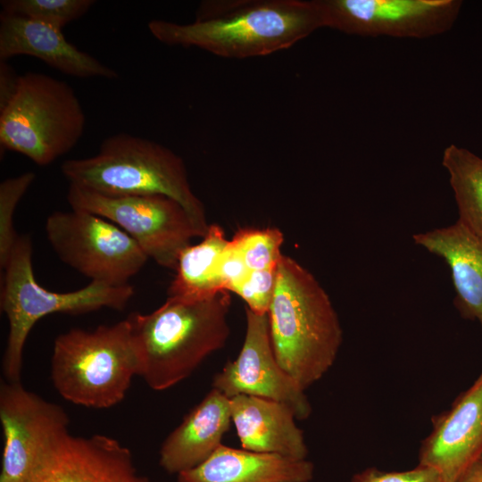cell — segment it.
I'll use <instances>...</instances> for the list:
<instances>
[{
    "label": "cell",
    "mask_w": 482,
    "mask_h": 482,
    "mask_svg": "<svg viewBox=\"0 0 482 482\" xmlns=\"http://www.w3.org/2000/svg\"><path fill=\"white\" fill-rule=\"evenodd\" d=\"M147 27L163 44L244 59L287 49L325 19L320 0H222L202 2L191 23L152 20Z\"/></svg>",
    "instance_id": "6da1fadb"
},
{
    "label": "cell",
    "mask_w": 482,
    "mask_h": 482,
    "mask_svg": "<svg viewBox=\"0 0 482 482\" xmlns=\"http://www.w3.org/2000/svg\"><path fill=\"white\" fill-rule=\"evenodd\" d=\"M230 292L202 299L167 297L149 313L129 319L138 360V376L155 391L187 378L229 337Z\"/></svg>",
    "instance_id": "7a4b0ae2"
},
{
    "label": "cell",
    "mask_w": 482,
    "mask_h": 482,
    "mask_svg": "<svg viewBox=\"0 0 482 482\" xmlns=\"http://www.w3.org/2000/svg\"><path fill=\"white\" fill-rule=\"evenodd\" d=\"M267 315L278 362L305 391L332 367L343 340L328 295L308 270L283 254Z\"/></svg>",
    "instance_id": "3957f363"
},
{
    "label": "cell",
    "mask_w": 482,
    "mask_h": 482,
    "mask_svg": "<svg viewBox=\"0 0 482 482\" xmlns=\"http://www.w3.org/2000/svg\"><path fill=\"white\" fill-rule=\"evenodd\" d=\"M70 185L106 195H162L179 202L205 235L203 203L190 186L185 163L170 148L126 132L103 140L96 154L61 166Z\"/></svg>",
    "instance_id": "277c9868"
},
{
    "label": "cell",
    "mask_w": 482,
    "mask_h": 482,
    "mask_svg": "<svg viewBox=\"0 0 482 482\" xmlns=\"http://www.w3.org/2000/svg\"><path fill=\"white\" fill-rule=\"evenodd\" d=\"M135 376L138 360L128 318L93 330L71 328L54 339L52 383L71 403L111 408L125 398Z\"/></svg>",
    "instance_id": "5b68a950"
},
{
    "label": "cell",
    "mask_w": 482,
    "mask_h": 482,
    "mask_svg": "<svg viewBox=\"0 0 482 482\" xmlns=\"http://www.w3.org/2000/svg\"><path fill=\"white\" fill-rule=\"evenodd\" d=\"M32 240L19 236L4 266L1 281L0 308L8 320V337L3 355L4 379L21 381L23 350L34 325L54 313L82 314L110 308L121 311L134 295L131 285L112 286L91 281L71 292L43 287L34 275Z\"/></svg>",
    "instance_id": "8992f818"
},
{
    "label": "cell",
    "mask_w": 482,
    "mask_h": 482,
    "mask_svg": "<svg viewBox=\"0 0 482 482\" xmlns=\"http://www.w3.org/2000/svg\"><path fill=\"white\" fill-rule=\"evenodd\" d=\"M86 115L74 89L45 73L20 75L15 94L0 110V145L40 166L71 151L81 138Z\"/></svg>",
    "instance_id": "52a82bcc"
},
{
    "label": "cell",
    "mask_w": 482,
    "mask_h": 482,
    "mask_svg": "<svg viewBox=\"0 0 482 482\" xmlns=\"http://www.w3.org/2000/svg\"><path fill=\"white\" fill-rule=\"evenodd\" d=\"M72 209L99 215L124 230L149 259L175 270L179 253L195 237H203L187 210L162 195H106L69 185Z\"/></svg>",
    "instance_id": "ba28073f"
},
{
    "label": "cell",
    "mask_w": 482,
    "mask_h": 482,
    "mask_svg": "<svg viewBox=\"0 0 482 482\" xmlns=\"http://www.w3.org/2000/svg\"><path fill=\"white\" fill-rule=\"evenodd\" d=\"M45 229L59 259L91 281L129 285L149 259L120 227L87 211L54 212Z\"/></svg>",
    "instance_id": "9c48e42d"
},
{
    "label": "cell",
    "mask_w": 482,
    "mask_h": 482,
    "mask_svg": "<svg viewBox=\"0 0 482 482\" xmlns=\"http://www.w3.org/2000/svg\"><path fill=\"white\" fill-rule=\"evenodd\" d=\"M0 422V482H29L43 460L71 434L65 410L26 389L21 381L1 380Z\"/></svg>",
    "instance_id": "30bf717a"
},
{
    "label": "cell",
    "mask_w": 482,
    "mask_h": 482,
    "mask_svg": "<svg viewBox=\"0 0 482 482\" xmlns=\"http://www.w3.org/2000/svg\"><path fill=\"white\" fill-rule=\"evenodd\" d=\"M325 27L364 36L426 38L448 31L460 0H320Z\"/></svg>",
    "instance_id": "8fae6325"
},
{
    "label": "cell",
    "mask_w": 482,
    "mask_h": 482,
    "mask_svg": "<svg viewBox=\"0 0 482 482\" xmlns=\"http://www.w3.org/2000/svg\"><path fill=\"white\" fill-rule=\"evenodd\" d=\"M246 328L243 345L235 360L229 361L212 382L229 398L239 395L257 396L287 404L297 420H306L312 406L299 385L281 368L273 352L267 314L245 309Z\"/></svg>",
    "instance_id": "7c38bea8"
},
{
    "label": "cell",
    "mask_w": 482,
    "mask_h": 482,
    "mask_svg": "<svg viewBox=\"0 0 482 482\" xmlns=\"http://www.w3.org/2000/svg\"><path fill=\"white\" fill-rule=\"evenodd\" d=\"M482 457V372L450 410L434 420L421 444L419 464L436 470L445 482H458Z\"/></svg>",
    "instance_id": "4fadbf2b"
},
{
    "label": "cell",
    "mask_w": 482,
    "mask_h": 482,
    "mask_svg": "<svg viewBox=\"0 0 482 482\" xmlns=\"http://www.w3.org/2000/svg\"><path fill=\"white\" fill-rule=\"evenodd\" d=\"M29 482H152L131 452L105 435L70 434L40 463Z\"/></svg>",
    "instance_id": "5bb4252c"
},
{
    "label": "cell",
    "mask_w": 482,
    "mask_h": 482,
    "mask_svg": "<svg viewBox=\"0 0 482 482\" xmlns=\"http://www.w3.org/2000/svg\"><path fill=\"white\" fill-rule=\"evenodd\" d=\"M17 55L37 58L67 75L116 79L118 73L70 43L62 29L21 16L1 12L0 60Z\"/></svg>",
    "instance_id": "9a60e30c"
},
{
    "label": "cell",
    "mask_w": 482,
    "mask_h": 482,
    "mask_svg": "<svg viewBox=\"0 0 482 482\" xmlns=\"http://www.w3.org/2000/svg\"><path fill=\"white\" fill-rule=\"evenodd\" d=\"M229 399L232 423L242 449L307 460L303 432L290 407L274 400L245 395Z\"/></svg>",
    "instance_id": "2e32d148"
},
{
    "label": "cell",
    "mask_w": 482,
    "mask_h": 482,
    "mask_svg": "<svg viewBox=\"0 0 482 482\" xmlns=\"http://www.w3.org/2000/svg\"><path fill=\"white\" fill-rule=\"evenodd\" d=\"M231 423L230 399L212 388L163 440L159 465L174 475L200 465L222 445Z\"/></svg>",
    "instance_id": "e0dca14e"
},
{
    "label": "cell",
    "mask_w": 482,
    "mask_h": 482,
    "mask_svg": "<svg viewBox=\"0 0 482 482\" xmlns=\"http://www.w3.org/2000/svg\"><path fill=\"white\" fill-rule=\"evenodd\" d=\"M412 238L445 261L454 287L455 308L463 319L478 321L482 328V237L456 220Z\"/></svg>",
    "instance_id": "ac0fdd59"
},
{
    "label": "cell",
    "mask_w": 482,
    "mask_h": 482,
    "mask_svg": "<svg viewBox=\"0 0 482 482\" xmlns=\"http://www.w3.org/2000/svg\"><path fill=\"white\" fill-rule=\"evenodd\" d=\"M309 460L256 453L221 445L200 465L176 475L175 482H311Z\"/></svg>",
    "instance_id": "d6986e66"
},
{
    "label": "cell",
    "mask_w": 482,
    "mask_h": 482,
    "mask_svg": "<svg viewBox=\"0 0 482 482\" xmlns=\"http://www.w3.org/2000/svg\"><path fill=\"white\" fill-rule=\"evenodd\" d=\"M202 238L179 253L175 276L168 287V297L202 299L220 291L215 280V268L229 240L217 224L209 225Z\"/></svg>",
    "instance_id": "ffe728a7"
},
{
    "label": "cell",
    "mask_w": 482,
    "mask_h": 482,
    "mask_svg": "<svg viewBox=\"0 0 482 482\" xmlns=\"http://www.w3.org/2000/svg\"><path fill=\"white\" fill-rule=\"evenodd\" d=\"M442 164L449 175L458 221L482 237V158L467 148L448 145Z\"/></svg>",
    "instance_id": "44dd1931"
},
{
    "label": "cell",
    "mask_w": 482,
    "mask_h": 482,
    "mask_svg": "<svg viewBox=\"0 0 482 482\" xmlns=\"http://www.w3.org/2000/svg\"><path fill=\"white\" fill-rule=\"evenodd\" d=\"M2 12L28 18L62 29L84 16L94 0H2Z\"/></svg>",
    "instance_id": "7402d4cb"
},
{
    "label": "cell",
    "mask_w": 482,
    "mask_h": 482,
    "mask_svg": "<svg viewBox=\"0 0 482 482\" xmlns=\"http://www.w3.org/2000/svg\"><path fill=\"white\" fill-rule=\"evenodd\" d=\"M283 242V233L277 228L241 229L229 240L249 270L277 266L283 256L280 250Z\"/></svg>",
    "instance_id": "603a6c76"
},
{
    "label": "cell",
    "mask_w": 482,
    "mask_h": 482,
    "mask_svg": "<svg viewBox=\"0 0 482 482\" xmlns=\"http://www.w3.org/2000/svg\"><path fill=\"white\" fill-rule=\"evenodd\" d=\"M36 174L28 171L0 183V267L7 263L20 235L13 227V214L20 200L35 180Z\"/></svg>",
    "instance_id": "cb8c5ba5"
},
{
    "label": "cell",
    "mask_w": 482,
    "mask_h": 482,
    "mask_svg": "<svg viewBox=\"0 0 482 482\" xmlns=\"http://www.w3.org/2000/svg\"><path fill=\"white\" fill-rule=\"evenodd\" d=\"M278 266L251 270L246 279L233 292L254 313L263 315L269 312L277 284Z\"/></svg>",
    "instance_id": "d4e9b609"
},
{
    "label": "cell",
    "mask_w": 482,
    "mask_h": 482,
    "mask_svg": "<svg viewBox=\"0 0 482 482\" xmlns=\"http://www.w3.org/2000/svg\"><path fill=\"white\" fill-rule=\"evenodd\" d=\"M349 482H445L434 469L418 464L403 471H384L367 468L355 473Z\"/></svg>",
    "instance_id": "484cf974"
},
{
    "label": "cell",
    "mask_w": 482,
    "mask_h": 482,
    "mask_svg": "<svg viewBox=\"0 0 482 482\" xmlns=\"http://www.w3.org/2000/svg\"><path fill=\"white\" fill-rule=\"evenodd\" d=\"M251 270L244 260L228 243L215 268V280L220 290L234 292L248 277Z\"/></svg>",
    "instance_id": "4316f807"
},
{
    "label": "cell",
    "mask_w": 482,
    "mask_h": 482,
    "mask_svg": "<svg viewBox=\"0 0 482 482\" xmlns=\"http://www.w3.org/2000/svg\"><path fill=\"white\" fill-rule=\"evenodd\" d=\"M20 75L7 61L0 60V110L12 99L19 84Z\"/></svg>",
    "instance_id": "83f0119b"
},
{
    "label": "cell",
    "mask_w": 482,
    "mask_h": 482,
    "mask_svg": "<svg viewBox=\"0 0 482 482\" xmlns=\"http://www.w3.org/2000/svg\"><path fill=\"white\" fill-rule=\"evenodd\" d=\"M458 482H482V459L476 461Z\"/></svg>",
    "instance_id": "f1b7e54d"
},
{
    "label": "cell",
    "mask_w": 482,
    "mask_h": 482,
    "mask_svg": "<svg viewBox=\"0 0 482 482\" xmlns=\"http://www.w3.org/2000/svg\"><path fill=\"white\" fill-rule=\"evenodd\" d=\"M480 459H482V457Z\"/></svg>",
    "instance_id": "f546056e"
},
{
    "label": "cell",
    "mask_w": 482,
    "mask_h": 482,
    "mask_svg": "<svg viewBox=\"0 0 482 482\" xmlns=\"http://www.w3.org/2000/svg\"><path fill=\"white\" fill-rule=\"evenodd\" d=\"M312 482V481H311Z\"/></svg>",
    "instance_id": "4dcf8cb0"
}]
</instances>
